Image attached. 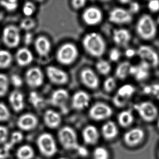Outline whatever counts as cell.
Here are the masks:
<instances>
[{"label":"cell","mask_w":159,"mask_h":159,"mask_svg":"<svg viewBox=\"0 0 159 159\" xmlns=\"http://www.w3.org/2000/svg\"><path fill=\"white\" fill-rule=\"evenodd\" d=\"M118 123L121 127L125 128L130 126L134 121V116L130 110L121 111L117 117Z\"/></svg>","instance_id":"484cf974"},{"label":"cell","mask_w":159,"mask_h":159,"mask_svg":"<svg viewBox=\"0 0 159 159\" xmlns=\"http://www.w3.org/2000/svg\"><path fill=\"white\" fill-rule=\"evenodd\" d=\"M34 46L37 53L41 57L48 55L51 50V43L44 37L37 38L34 43Z\"/></svg>","instance_id":"7402d4cb"},{"label":"cell","mask_w":159,"mask_h":159,"mask_svg":"<svg viewBox=\"0 0 159 159\" xmlns=\"http://www.w3.org/2000/svg\"><path fill=\"white\" fill-rule=\"evenodd\" d=\"M34 155V150L29 145L22 146L16 152V157L18 159H32Z\"/></svg>","instance_id":"83f0119b"},{"label":"cell","mask_w":159,"mask_h":159,"mask_svg":"<svg viewBox=\"0 0 159 159\" xmlns=\"http://www.w3.org/2000/svg\"><path fill=\"white\" fill-rule=\"evenodd\" d=\"M24 138L23 134L20 132H15L12 134L10 142L14 146L16 143L21 142Z\"/></svg>","instance_id":"7bdbcfd3"},{"label":"cell","mask_w":159,"mask_h":159,"mask_svg":"<svg viewBox=\"0 0 159 159\" xmlns=\"http://www.w3.org/2000/svg\"><path fill=\"white\" fill-rule=\"evenodd\" d=\"M16 60L20 66H26L33 61V54L29 49L23 47L19 49L16 52Z\"/></svg>","instance_id":"44dd1931"},{"label":"cell","mask_w":159,"mask_h":159,"mask_svg":"<svg viewBox=\"0 0 159 159\" xmlns=\"http://www.w3.org/2000/svg\"><path fill=\"white\" fill-rule=\"evenodd\" d=\"M158 23L159 24V17L158 18Z\"/></svg>","instance_id":"94428289"},{"label":"cell","mask_w":159,"mask_h":159,"mask_svg":"<svg viewBox=\"0 0 159 159\" xmlns=\"http://www.w3.org/2000/svg\"><path fill=\"white\" fill-rule=\"evenodd\" d=\"M82 82L86 87L92 89H95L99 85V80L93 70L90 68H85L80 73Z\"/></svg>","instance_id":"2e32d148"},{"label":"cell","mask_w":159,"mask_h":159,"mask_svg":"<svg viewBox=\"0 0 159 159\" xmlns=\"http://www.w3.org/2000/svg\"><path fill=\"white\" fill-rule=\"evenodd\" d=\"M134 91V88L132 85L126 84L120 87L118 90L117 93L122 97L128 100L133 95Z\"/></svg>","instance_id":"d6a6232c"},{"label":"cell","mask_w":159,"mask_h":159,"mask_svg":"<svg viewBox=\"0 0 159 159\" xmlns=\"http://www.w3.org/2000/svg\"><path fill=\"white\" fill-rule=\"evenodd\" d=\"M3 16H4V14H3V13L0 11V21L3 19Z\"/></svg>","instance_id":"9f6ffc18"},{"label":"cell","mask_w":159,"mask_h":159,"mask_svg":"<svg viewBox=\"0 0 159 159\" xmlns=\"http://www.w3.org/2000/svg\"><path fill=\"white\" fill-rule=\"evenodd\" d=\"M9 100L13 109L16 112H19L24 109V97L21 92L17 91L12 92L9 96Z\"/></svg>","instance_id":"d4e9b609"},{"label":"cell","mask_w":159,"mask_h":159,"mask_svg":"<svg viewBox=\"0 0 159 159\" xmlns=\"http://www.w3.org/2000/svg\"><path fill=\"white\" fill-rule=\"evenodd\" d=\"M157 127H158V129H159V119H158V121H157Z\"/></svg>","instance_id":"680465c9"},{"label":"cell","mask_w":159,"mask_h":159,"mask_svg":"<svg viewBox=\"0 0 159 159\" xmlns=\"http://www.w3.org/2000/svg\"><path fill=\"white\" fill-rule=\"evenodd\" d=\"M132 18L129 12L120 8L113 9L109 15V20L111 22L119 25L129 24L132 22Z\"/></svg>","instance_id":"7c38bea8"},{"label":"cell","mask_w":159,"mask_h":159,"mask_svg":"<svg viewBox=\"0 0 159 159\" xmlns=\"http://www.w3.org/2000/svg\"><path fill=\"white\" fill-rule=\"evenodd\" d=\"M13 58L11 54L7 50H0V69H4L10 66Z\"/></svg>","instance_id":"f1b7e54d"},{"label":"cell","mask_w":159,"mask_h":159,"mask_svg":"<svg viewBox=\"0 0 159 159\" xmlns=\"http://www.w3.org/2000/svg\"><path fill=\"white\" fill-rule=\"evenodd\" d=\"M0 5H1L4 9L9 12L16 11L18 7V2L16 0L9 1H0Z\"/></svg>","instance_id":"d590c367"},{"label":"cell","mask_w":159,"mask_h":159,"mask_svg":"<svg viewBox=\"0 0 159 159\" xmlns=\"http://www.w3.org/2000/svg\"><path fill=\"white\" fill-rule=\"evenodd\" d=\"M128 100L117 93L113 97L112 101L116 107H122L126 105Z\"/></svg>","instance_id":"60d3db41"},{"label":"cell","mask_w":159,"mask_h":159,"mask_svg":"<svg viewBox=\"0 0 159 159\" xmlns=\"http://www.w3.org/2000/svg\"><path fill=\"white\" fill-rule=\"evenodd\" d=\"M131 66L130 63L128 62L125 61L120 63L116 69L115 76L120 80H124L129 74Z\"/></svg>","instance_id":"f546056e"},{"label":"cell","mask_w":159,"mask_h":159,"mask_svg":"<svg viewBox=\"0 0 159 159\" xmlns=\"http://www.w3.org/2000/svg\"><path fill=\"white\" fill-rule=\"evenodd\" d=\"M120 57V52L119 50L116 48H113L110 52L109 57L112 61H117L119 60Z\"/></svg>","instance_id":"bcb514c9"},{"label":"cell","mask_w":159,"mask_h":159,"mask_svg":"<svg viewBox=\"0 0 159 159\" xmlns=\"http://www.w3.org/2000/svg\"><path fill=\"white\" fill-rule=\"evenodd\" d=\"M39 124L38 118L32 113H25L21 115L17 121V125L21 130L29 131L35 129Z\"/></svg>","instance_id":"9a60e30c"},{"label":"cell","mask_w":159,"mask_h":159,"mask_svg":"<svg viewBox=\"0 0 159 159\" xmlns=\"http://www.w3.org/2000/svg\"><path fill=\"white\" fill-rule=\"evenodd\" d=\"M78 55V49L74 44L66 43L58 49L57 53V60L62 65H69L76 60Z\"/></svg>","instance_id":"5b68a950"},{"label":"cell","mask_w":159,"mask_h":159,"mask_svg":"<svg viewBox=\"0 0 159 159\" xmlns=\"http://www.w3.org/2000/svg\"><path fill=\"white\" fill-rule=\"evenodd\" d=\"M101 133L104 139L106 140H112L118 135L119 129L114 122L108 121L102 126Z\"/></svg>","instance_id":"cb8c5ba5"},{"label":"cell","mask_w":159,"mask_h":159,"mask_svg":"<svg viewBox=\"0 0 159 159\" xmlns=\"http://www.w3.org/2000/svg\"><path fill=\"white\" fill-rule=\"evenodd\" d=\"M36 11V6L31 2H25L23 7V12L27 17H30Z\"/></svg>","instance_id":"74e56055"},{"label":"cell","mask_w":159,"mask_h":159,"mask_svg":"<svg viewBox=\"0 0 159 159\" xmlns=\"http://www.w3.org/2000/svg\"><path fill=\"white\" fill-rule=\"evenodd\" d=\"M83 138L85 144L93 145L97 144L99 139V134L96 126L89 125L83 131Z\"/></svg>","instance_id":"d6986e66"},{"label":"cell","mask_w":159,"mask_h":159,"mask_svg":"<svg viewBox=\"0 0 159 159\" xmlns=\"http://www.w3.org/2000/svg\"><path fill=\"white\" fill-rule=\"evenodd\" d=\"M96 68L98 72L104 75L109 74L111 70V66L110 64L107 61L104 60H100L98 61L96 63Z\"/></svg>","instance_id":"836d02e7"},{"label":"cell","mask_w":159,"mask_h":159,"mask_svg":"<svg viewBox=\"0 0 159 159\" xmlns=\"http://www.w3.org/2000/svg\"><path fill=\"white\" fill-rule=\"evenodd\" d=\"M156 27L154 21L150 16L143 15L139 20L136 31L140 38L144 40H151L156 35Z\"/></svg>","instance_id":"7a4b0ae2"},{"label":"cell","mask_w":159,"mask_h":159,"mask_svg":"<svg viewBox=\"0 0 159 159\" xmlns=\"http://www.w3.org/2000/svg\"><path fill=\"white\" fill-rule=\"evenodd\" d=\"M82 43L84 50L94 57H100L106 51L105 41L98 33L93 32L87 34L84 38Z\"/></svg>","instance_id":"6da1fadb"},{"label":"cell","mask_w":159,"mask_h":159,"mask_svg":"<svg viewBox=\"0 0 159 159\" xmlns=\"http://www.w3.org/2000/svg\"><path fill=\"white\" fill-rule=\"evenodd\" d=\"M145 133L141 128L135 127L128 130L125 133L123 140L125 143L128 147L137 146L144 139Z\"/></svg>","instance_id":"8fae6325"},{"label":"cell","mask_w":159,"mask_h":159,"mask_svg":"<svg viewBox=\"0 0 159 159\" xmlns=\"http://www.w3.org/2000/svg\"><path fill=\"white\" fill-rule=\"evenodd\" d=\"M139 56L149 65L150 66L156 67L159 64L158 54L151 48L147 46H141L137 51Z\"/></svg>","instance_id":"4fadbf2b"},{"label":"cell","mask_w":159,"mask_h":159,"mask_svg":"<svg viewBox=\"0 0 159 159\" xmlns=\"http://www.w3.org/2000/svg\"><path fill=\"white\" fill-rule=\"evenodd\" d=\"M103 18L102 12L98 8L91 7L84 11L82 15L83 20L88 25H97L101 22Z\"/></svg>","instance_id":"5bb4252c"},{"label":"cell","mask_w":159,"mask_h":159,"mask_svg":"<svg viewBox=\"0 0 159 159\" xmlns=\"http://www.w3.org/2000/svg\"><path fill=\"white\" fill-rule=\"evenodd\" d=\"M144 92L146 94H150L152 93L151 86H146L144 87Z\"/></svg>","instance_id":"11a10c76"},{"label":"cell","mask_w":159,"mask_h":159,"mask_svg":"<svg viewBox=\"0 0 159 159\" xmlns=\"http://www.w3.org/2000/svg\"><path fill=\"white\" fill-rule=\"evenodd\" d=\"M116 87V82L114 78L109 77L104 82V89L107 93L112 92Z\"/></svg>","instance_id":"ab89813d"},{"label":"cell","mask_w":159,"mask_h":159,"mask_svg":"<svg viewBox=\"0 0 159 159\" xmlns=\"http://www.w3.org/2000/svg\"><path fill=\"white\" fill-rule=\"evenodd\" d=\"M158 156H159V152H158Z\"/></svg>","instance_id":"6125c7cd"},{"label":"cell","mask_w":159,"mask_h":159,"mask_svg":"<svg viewBox=\"0 0 159 159\" xmlns=\"http://www.w3.org/2000/svg\"><path fill=\"white\" fill-rule=\"evenodd\" d=\"M66 159V158H59V159Z\"/></svg>","instance_id":"91938a15"},{"label":"cell","mask_w":159,"mask_h":159,"mask_svg":"<svg viewBox=\"0 0 159 159\" xmlns=\"http://www.w3.org/2000/svg\"><path fill=\"white\" fill-rule=\"evenodd\" d=\"M36 26L35 20L30 17H26L21 21L20 27L21 29L26 31H29L33 29Z\"/></svg>","instance_id":"8d00e7d4"},{"label":"cell","mask_w":159,"mask_h":159,"mask_svg":"<svg viewBox=\"0 0 159 159\" xmlns=\"http://www.w3.org/2000/svg\"><path fill=\"white\" fill-rule=\"evenodd\" d=\"M120 2L121 3H123V4H126V3H129V2H131L130 1H127V0H126V1H120Z\"/></svg>","instance_id":"6f0895ef"},{"label":"cell","mask_w":159,"mask_h":159,"mask_svg":"<svg viewBox=\"0 0 159 159\" xmlns=\"http://www.w3.org/2000/svg\"><path fill=\"white\" fill-rule=\"evenodd\" d=\"M10 79L4 73H0V98L5 96L9 91Z\"/></svg>","instance_id":"4dcf8cb0"},{"label":"cell","mask_w":159,"mask_h":159,"mask_svg":"<svg viewBox=\"0 0 159 159\" xmlns=\"http://www.w3.org/2000/svg\"><path fill=\"white\" fill-rule=\"evenodd\" d=\"M86 1L84 0H74L71 2V6L76 10L80 9L84 7L86 4Z\"/></svg>","instance_id":"f6af8a7d"},{"label":"cell","mask_w":159,"mask_h":159,"mask_svg":"<svg viewBox=\"0 0 159 159\" xmlns=\"http://www.w3.org/2000/svg\"><path fill=\"white\" fill-rule=\"evenodd\" d=\"M134 108L140 118L147 122H151L158 117V109L153 103L149 101L135 104Z\"/></svg>","instance_id":"8992f818"},{"label":"cell","mask_w":159,"mask_h":159,"mask_svg":"<svg viewBox=\"0 0 159 159\" xmlns=\"http://www.w3.org/2000/svg\"><path fill=\"white\" fill-rule=\"evenodd\" d=\"M68 99V92L66 90L64 89H57L52 94L50 102L53 106L64 110L66 108Z\"/></svg>","instance_id":"ac0fdd59"},{"label":"cell","mask_w":159,"mask_h":159,"mask_svg":"<svg viewBox=\"0 0 159 159\" xmlns=\"http://www.w3.org/2000/svg\"><path fill=\"white\" fill-rule=\"evenodd\" d=\"M139 5L137 2H132L130 3V9H129V12L130 13H136L139 11Z\"/></svg>","instance_id":"c3c4849f"},{"label":"cell","mask_w":159,"mask_h":159,"mask_svg":"<svg viewBox=\"0 0 159 159\" xmlns=\"http://www.w3.org/2000/svg\"><path fill=\"white\" fill-rule=\"evenodd\" d=\"M150 66L148 63L143 61L138 66H136V70L134 74L135 78L138 81L144 80L149 76V68Z\"/></svg>","instance_id":"4316f807"},{"label":"cell","mask_w":159,"mask_h":159,"mask_svg":"<svg viewBox=\"0 0 159 159\" xmlns=\"http://www.w3.org/2000/svg\"><path fill=\"white\" fill-rule=\"evenodd\" d=\"M26 82L29 87L38 88L42 85L44 77L42 71L38 67L29 69L25 73Z\"/></svg>","instance_id":"9c48e42d"},{"label":"cell","mask_w":159,"mask_h":159,"mask_svg":"<svg viewBox=\"0 0 159 159\" xmlns=\"http://www.w3.org/2000/svg\"><path fill=\"white\" fill-rule=\"evenodd\" d=\"M37 144L39 150L45 157H52L57 152L55 140L51 134L49 133L41 134L38 138Z\"/></svg>","instance_id":"277c9868"},{"label":"cell","mask_w":159,"mask_h":159,"mask_svg":"<svg viewBox=\"0 0 159 159\" xmlns=\"http://www.w3.org/2000/svg\"><path fill=\"white\" fill-rule=\"evenodd\" d=\"M58 138L60 144L66 150H77L80 147L77 134L74 129L70 126H64L60 129L58 133Z\"/></svg>","instance_id":"3957f363"},{"label":"cell","mask_w":159,"mask_h":159,"mask_svg":"<svg viewBox=\"0 0 159 159\" xmlns=\"http://www.w3.org/2000/svg\"><path fill=\"white\" fill-rule=\"evenodd\" d=\"M93 156L94 159H109V153L106 148L97 147L94 150Z\"/></svg>","instance_id":"e575fe53"},{"label":"cell","mask_w":159,"mask_h":159,"mask_svg":"<svg viewBox=\"0 0 159 159\" xmlns=\"http://www.w3.org/2000/svg\"><path fill=\"white\" fill-rule=\"evenodd\" d=\"M9 135V130L6 126L0 125V144L7 140Z\"/></svg>","instance_id":"ee69618b"},{"label":"cell","mask_w":159,"mask_h":159,"mask_svg":"<svg viewBox=\"0 0 159 159\" xmlns=\"http://www.w3.org/2000/svg\"><path fill=\"white\" fill-rule=\"evenodd\" d=\"M131 39V34L127 30L120 29L115 30L113 31V41L117 45L125 47L129 43Z\"/></svg>","instance_id":"603a6c76"},{"label":"cell","mask_w":159,"mask_h":159,"mask_svg":"<svg viewBox=\"0 0 159 159\" xmlns=\"http://www.w3.org/2000/svg\"><path fill=\"white\" fill-rule=\"evenodd\" d=\"M29 101L36 108H39L44 105V99L37 92H32L30 93Z\"/></svg>","instance_id":"1f68e13d"},{"label":"cell","mask_w":159,"mask_h":159,"mask_svg":"<svg viewBox=\"0 0 159 159\" xmlns=\"http://www.w3.org/2000/svg\"><path fill=\"white\" fill-rule=\"evenodd\" d=\"M11 84L16 88L21 87L23 84L22 78L18 74H13L10 80Z\"/></svg>","instance_id":"b9f144b4"},{"label":"cell","mask_w":159,"mask_h":159,"mask_svg":"<svg viewBox=\"0 0 159 159\" xmlns=\"http://www.w3.org/2000/svg\"><path fill=\"white\" fill-rule=\"evenodd\" d=\"M10 155V150L4 148H0V159H5Z\"/></svg>","instance_id":"f907efd6"},{"label":"cell","mask_w":159,"mask_h":159,"mask_svg":"<svg viewBox=\"0 0 159 159\" xmlns=\"http://www.w3.org/2000/svg\"><path fill=\"white\" fill-rule=\"evenodd\" d=\"M135 53L133 49H128L125 52V55L127 57H131L134 55Z\"/></svg>","instance_id":"db71d44e"},{"label":"cell","mask_w":159,"mask_h":159,"mask_svg":"<svg viewBox=\"0 0 159 159\" xmlns=\"http://www.w3.org/2000/svg\"><path fill=\"white\" fill-rule=\"evenodd\" d=\"M148 7L151 11L156 12L159 11V1H151L148 4Z\"/></svg>","instance_id":"7dc6e473"},{"label":"cell","mask_w":159,"mask_h":159,"mask_svg":"<svg viewBox=\"0 0 159 159\" xmlns=\"http://www.w3.org/2000/svg\"><path fill=\"white\" fill-rule=\"evenodd\" d=\"M90 101V97L87 93L84 91H79L72 97L71 106L76 110H82L88 107Z\"/></svg>","instance_id":"e0dca14e"},{"label":"cell","mask_w":159,"mask_h":159,"mask_svg":"<svg viewBox=\"0 0 159 159\" xmlns=\"http://www.w3.org/2000/svg\"><path fill=\"white\" fill-rule=\"evenodd\" d=\"M151 86L152 94L154 95L159 94V84H154Z\"/></svg>","instance_id":"f5cc1de1"},{"label":"cell","mask_w":159,"mask_h":159,"mask_svg":"<svg viewBox=\"0 0 159 159\" xmlns=\"http://www.w3.org/2000/svg\"><path fill=\"white\" fill-rule=\"evenodd\" d=\"M43 120L45 125L51 129H55L61 124V116L59 113L52 110L46 111L43 115Z\"/></svg>","instance_id":"ffe728a7"},{"label":"cell","mask_w":159,"mask_h":159,"mask_svg":"<svg viewBox=\"0 0 159 159\" xmlns=\"http://www.w3.org/2000/svg\"><path fill=\"white\" fill-rule=\"evenodd\" d=\"M77 151L80 155L84 157L87 156L88 154V151L87 149L82 146H80L77 149Z\"/></svg>","instance_id":"816d5d0a"},{"label":"cell","mask_w":159,"mask_h":159,"mask_svg":"<svg viewBox=\"0 0 159 159\" xmlns=\"http://www.w3.org/2000/svg\"><path fill=\"white\" fill-rule=\"evenodd\" d=\"M46 74L50 81L54 84H65L69 80V76L66 72L54 66H50L46 68Z\"/></svg>","instance_id":"30bf717a"},{"label":"cell","mask_w":159,"mask_h":159,"mask_svg":"<svg viewBox=\"0 0 159 159\" xmlns=\"http://www.w3.org/2000/svg\"><path fill=\"white\" fill-rule=\"evenodd\" d=\"M113 111L108 105L102 102L94 104L89 110V117L95 121H101L111 117Z\"/></svg>","instance_id":"ba28073f"},{"label":"cell","mask_w":159,"mask_h":159,"mask_svg":"<svg viewBox=\"0 0 159 159\" xmlns=\"http://www.w3.org/2000/svg\"><path fill=\"white\" fill-rule=\"evenodd\" d=\"M33 35L30 32H27L24 37V43L25 44L29 45L33 41Z\"/></svg>","instance_id":"681fc988"},{"label":"cell","mask_w":159,"mask_h":159,"mask_svg":"<svg viewBox=\"0 0 159 159\" xmlns=\"http://www.w3.org/2000/svg\"><path fill=\"white\" fill-rule=\"evenodd\" d=\"M20 30L14 25H9L3 29L2 40L8 48H14L18 46L20 42Z\"/></svg>","instance_id":"52a82bcc"},{"label":"cell","mask_w":159,"mask_h":159,"mask_svg":"<svg viewBox=\"0 0 159 159\" xmlns=\"http://www.w3.org/2000/svg\"><path fill=\"white\" fill-rule=\"evenodd\" d=\"M11 113L5 104L0 102V121H6L10 119Z\"/></svg>","instance_id":"f35d334b"}]
</instances>
